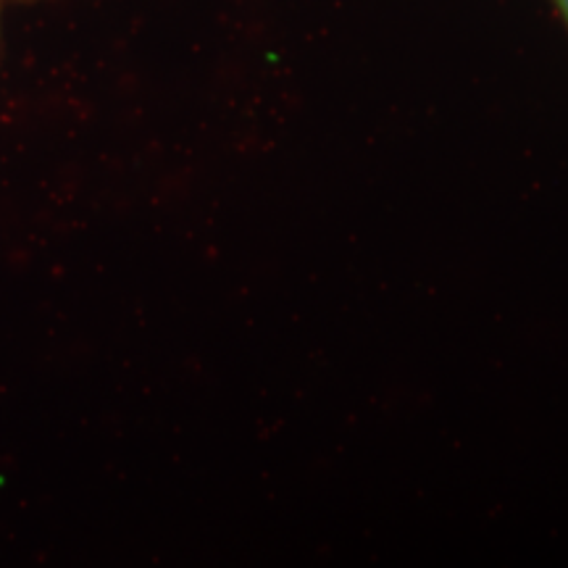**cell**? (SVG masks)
<instances>
[{
	"label": "cell",
	"instance_id": "cell-1",
	"mask_svg": "<svg viewBox=\"0 0 568 568\" xmlns=\"http://www.w3.org/2000/svg\"><path fill=\"white\" fill-rule=\"evenodd\" d=\"M558 6H560V11H564V17L568 21V0H558Z\"/></svg>",
	"mask_w": 568,
	"mask_h": 568
}]
</instances>
